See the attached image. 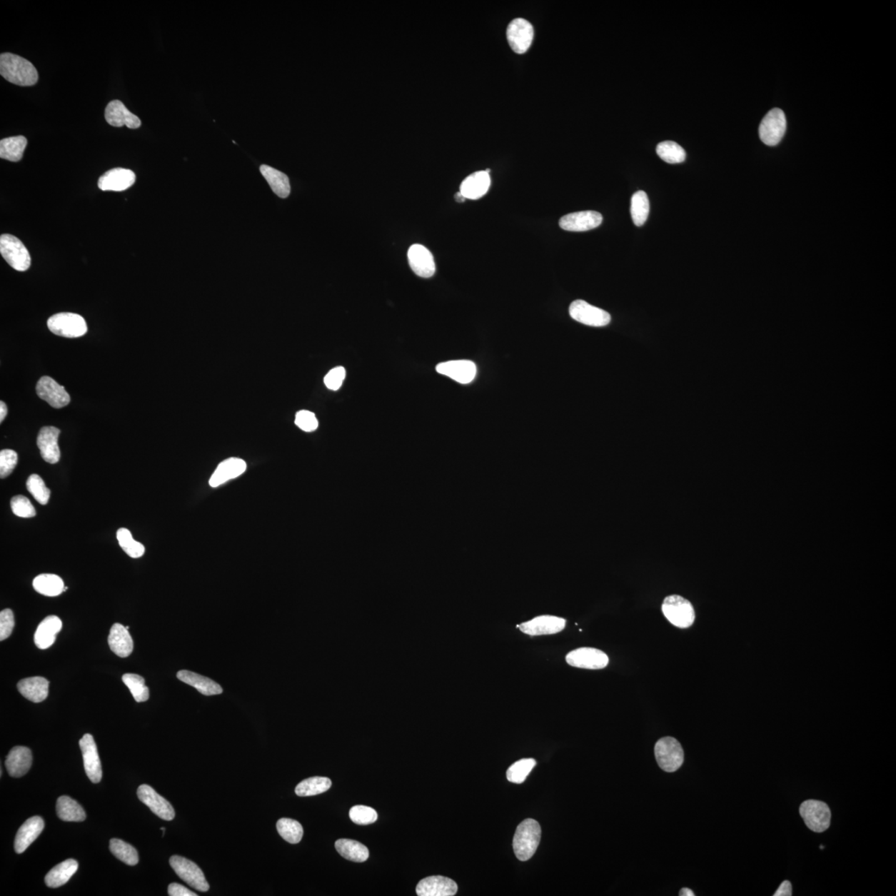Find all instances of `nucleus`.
I'll use <instances>...</instances> for the list:
<instances>
[{
    "label": "nucleus",
    "mask_w": 896,
    "mask_h": 896,
    "mask_svg": "<svg viewBox=\"0 0 896 896\" xmlns=\"http://www.w3.org/2000/svg\"><path fill=\"white\" fill-rule=\"evenodd\" d=\"M0 74L9 83L22 86H34L39 80L38 71L32 63L10 53L0 56Z\"/></svg>",
    "instance_id": "nucleus-1"
},
{
    "label": "nucleus",
    "mask_w": 896,
    "mask_h": 896,
    "mask_svg": "<svg viewBox=\"0 0 896 896\" xmlns=\"http://www.w3.org/2000/svg\"><path fill=\"white\" fill-rule=\"evenodd\" d=\"M541 827L534 819H526L516 828L513 840L515 856L520 861H528L536 852L540 842Z\"/></svg>",
    "instance_id": "nucleus-2"
},
{
    "label": "nucleus",
    "mask_w": 896,
    "mask_h": 896,
    "mask_svg": "<svg viewBox=\"0 0 896 896\" xmlns=\"http://www.w3.org/2000/svg\"><path fill=\"white\" fill-rule=\"evenodd\" d=\"M662 609L664 616L675 627L688 628L695 622V614L693 604L682 596L670 595L665 598Z\"/></svg>",
    "instance_id": "nucleus-3"
},
{
    "label": "nucleus",
    "mask_w": 896,
    "mask_h": 896,
    "mask_svg": "<svg viewBox=\"0 0 896 896\" xmlns=\"http://www.w3.org/2000/svg\"><path fill=\"white\" fill-rule=\"evenodd\" d=\"M655 756L660 769L668 772L678 770L684 762L683 747L673 737H665L657 742Z\"/></svg>",
    "instance_id": "nucleus-4"
},
{
    "label": "nucleus",
    "mask_w": 896,
    "mask_h": 896,
    "mask_svg": "<svg viewBox=\"0 0 896 896\" xmlns=\"http://www.w3.org/2000/svg\"><path fill=\"white\" fill-rule=\"evenodd\" d=\"M0 253L10 267L14 270L25 271L30 268L31 257L27 248L21 241L13 235H1Z\"/></svg>",
    "instance_id": "nucleus-5"
},
{
    "label": "nucleus",
    "mask_w": 896,
    "mask_h": 896,
    "mask_svg": "<svg viewBox=\"0 0 896 896\" xmlns=\"http://www.w3.org/2000/svg\"><path fill=\"white\" fill-rule=\"evenodd\" d=\"M800 815L806 826L814 832L827 830L831 824L832 813L827 803L818 800H807L800 807Z\"/></svg>",
    "instance_id": "nucleus-6"
},
{
    "label": "nucleus",
    "mask_w": 896,
    "mask_h": 896,
    "mask_svg": "<svg viewBox=\"0 0 896 896\" xmlns=\"http://www.w3.org/2000/svg\"><path fill=\"white\" fill-rule=\"evenodd\" d=\"M48 327L54 334L66 338H78L88 332V326L83 316L79 314L63 312L51 316Z\"/></svg>",
    "instance_id": "nucleus-7"
},
{
    "label": "nucleus",
    "mask_w": 896,
    "mask_h": 896,
    "mask_svg": "<svg viewBox=\"0 0 896 896\" xmlns=\"http://www.w3.org/2000/svg\"><path fill=\"white\" fill-rule=\"evenodd\" d=\"M787 129L785 112L778 109H772L760 126V137L765 145L775 146L780 143Z\"/></svg>",
    "instance_id": "nucleus-8"
},
{
    "label": "nucleus",
    "mask_w": 896,
    "mask_h": 896,
    "mask_svg": "<svg viewBox=\"0 0 896 896\" xmlns=\"http://www.w3.org/2000/svg\"><path fill=\"white\" fill-rule=\"evenodd\" d=\"M170 864L183 882L198 892H208L209 885L202 870L196 863L182 857L173 856L170 859Z\"/></svg>",
    "instance_id": "nucleus-9"
},
{
    "label": "nucleus",
    "mask_w": 896,
    "mask_h": 896,
    "mask_svg": "<svg viewBox=\"0 0 896 896\" xmlns=\"http://www.w3.org/2000/svg\"><path fill=\"white\" fill-rule=\"evenodd\" d=\"M572 318L583 325L603 327L610 323L611 316L607 311L588 304L583 300L572 302L570 306Z\"/></svg>",
    "instance_id": "nucleus-10"
},
{
    "label": "nucleus",
    "mask_w": 896,
    "mask_h": 896,
    "mask_svg": "<svg viewBox=\"0 0 896 896\" xmlns=\"http://www.w3.org/2000/svg\"><path fill=\"white\" fill-rule=\"evenodd\" d=\"M566 662L573 668L600 670L607 667L609 659L607 654L600 650L581 648L568 653L566 656Z\"/></svg>",
    "instance_id": "nucleus-11"
},
{
    "label": "nucleus",
    "mask_w": 896,
    "mask_h": 896,
    "mask_svg": "<svg viewBox=\"0 0 896 896\" xmlns=\"http://www.w3.org/2000/svg\"><path fill=\"white\" fill-rule=\"evenodd\" d=\"M510 47L515 53L525 54L529 49L534 38L532 24L524 19H515L511 21L506 31Z\"/></svg>",
    "instance_id": "nucleus-12"
},
{
    "label": "nucleus",
    "mask_w": 896,
    "mask_h": 896,
    "mask_svg": "<svg viewBox=\"0 0 896 896\" xmlns=\"http://www.w3.org/2000/svg\"><path fill=\"white\" fill-rule=\"evenodd\" d=\"M137 795L158 817L166 821H171L175 818L176 812L170 802L158 795L149 785H143L138 787Z\"/></svg>",
    "instance_id": "nucleus-13"
},
{
    "label": "nucleus",
    "mask_w": 896,
    "mask_h": 896,
    "mask_svg": "<svg viewBox=\"0 0 896 896\" xmlns=\"http://www.w3.org/2000/svg\"><path fill=\"white\" fill-rule=\"evenodd\" d=\"M79 746L83 752L86 775L92 782H100L102 777L101 764L94 737L90 734H86L80 740Z\"/></svg>",
    "instance_id": "nucleus-14"
},
{
    "label": "nucleus",
    "mask_w": 896,
    "mask_h": 896,
    "mask_svg": "<svg viewBox=\"0 0 896 896\" xmlns=\"http://www.w3.org/2000/svg\"><path fill=\"white\" fill-rule=\"evenodd\" d=\"M39 397L55 408H64L70 403L71 398L65 388L49 376L40 378L36 386Z\"/></svg>",
    "instance_id": "nucleus-15"
},
{
    "label": "nucleus",
    "mask_w": 896,
    "mask_h": 896,
    "mask_svg": "<svg viewBox=\"0 0 896 896\" xmlns=\"http://www.w3.org/2000/svg\"><path fill=\"white\" fill-rule=\"evenodd\" d=\"M602 222L601 213L595 211H582L563 216L560 220V227L565 231L585 232L600 226Z\"/></svg>",
    "instance_id": "nucleus-16"
},
{
    "label": "nucleus",
    "mask_w": 896,
    "mask_h": 896,
    "mask_svg": "<svg viewBox=\"0 0 896 896\" xmlns=\"http://www.w3.org/2000/svg\"><path fill=\"white\" fill-rule=\"evenodd\" d=\"M408 259L413 273L420 278H431L436 271L433 254L423 245L411 246L408 252Z\"/></svg>",
    "instance_id": "nucleus-17"
},
{
    "label": "nucleus",
    "mask_w": 896,
    "mask_h": 896,
    "mask_svg": "<svg viewBox=\"0 0 896 896\" xmlns=\"http://www.w3.org/2000/svg\"><path fill=\"white\" fill-rule=\"evenodd\" d=\"M566 625L565 618L545 615L532 619L517 626L522 633L530 636H541V635L555 634L563 631Z\"/></svg>",
    "instance_id": "nucleus-18"
},
{
    "label": "nucleus",
    "mask_w": 896,
    "mask_h": 896,
    "mask_svg": "<svg viewBox=\"0 0 896 896\" xmlns=\"http://www.w3.org/2000/svg\"><path fill=\"white\" fill-rule=\"evenodd\" d=\"M436 371L441 375L448 376L455 382L468 385L473 382L477 375V366L470 361H452L440 363Z\"/></svg>",
    "instance_id": "nucleus-19"
},
{
    "label": "nucleus",
    "mask_w": 896,
    "mask_h": 896,
    "mask_svg": "<svg viewBox=\"0 0 896 896\" xmlns=\"http://www.w3.org/2000/svg\"><path fill=\"white\" fill-rule=\"evenodd\" d=\"M458 890L457 883L452 879L434 875L420 880L416 892L419 896H453Z\"/></svg>",
    "instance_id": "nucleus-20"
},
{
    "label": "nucleus",
    "mask_w": 896,
    "mask_h": 896,
    "mask_svg": "<svg viewBox=\"0 0 896 896\" xmlns=\"http://www.w3.org/2000/svg\"><path fill=\"white\" fill-rule=\"evenodd\" d=\"M136 173L128 168H112L101 176L99 187L104 191H124L135 183Z\"/></svg>",
    "instance_id": "nucleus-21"
},
{
    "label": "nucleus",
    "mask_w": 896,
    "mask_h": 896,
    "mask_svg": "<svg viewBox=\"0 0 896 896\" xmlns=\"http://www.w3.org/2000/svg\"><path fill=\"white\" fill-rule=\"evenodd\" d=\"M61 431L55 427H44L40 430L37 439V445L41 455L50 464L59 462L61 453L59 447V437Z\"/></svg>",
    "instance_id": "nucleus-22"
},
{
    "label": "nucleus",
    "mask_w": 896,
    "mask_h": 896,
    "mask_svg": "<svg viewBox=\"0 0 896 896\" xmlns=\"http://www.w3.org/2000/svg\"><path fill=\"white\" fill-rule=\"evenodd\" d=\"M105 119L109 125L116 127L126 126L130 129H137L141 126L139 117L131 114L119 100L112 101L107 105Z\"/></svg>",
    "instance_id": "nucleus-23"
},
{
    "label": "nucleus",
    "mask_w": 896,
    "mask_h": 896,
    "mask_svg": "<svg viewBox=\"0 0 896 896\" xmlns=\"http://www.w3.org/2000/svg\"><path fill=\"white\" fill-rule=\"evenodd\" d=\"M44 829V819L39 816H35L28 819L21 827L15 837L14 850L18 854L24 853L27 848L32 844L36 839L39 837L41 832Z\"/></svg>",
    "instance_id": "nucleus-24"
},
{
    "label": "nucleus",
    "mask_w": 896,
    "mask_h": 896,
    "mask_svg": "<svg viewBox=\"0 0 896 896\" xmlns=\"http://www.w3.org/2000/svg\"><path fill=\"white\" fill-rule=\"evenodd\" d=\"M246 469L247 464L243 459L232 458L225 460L215 470L209 480V485L211 488H218L230 480L238 478L245 473Z\"/></svg>",
    "instance_id": "nucleus-25"
},
{
    "label": "nucleus",
    "mask_w": 896,
    "mask_h": 896,
    "mask_svg": "<svg viewBox=\"0 0 896 896\" xmlns=\"http://www.w3.org/2000/svg\"><path fill=\"white\" fill-rule=\"evenodd\" d=\"M32 761V752L29 747L16 746L9 752L5 766L10 776L20 777L27 774Z\"/></svg>",
    "instance_id": "nucleus-26"
},
{
    "label": "nucleus",
    "mask_w": 896,
    "mask_h": 896,
    "mask_svg": "<svg viewBox=\"0 0 896 896\" xmlns=\"http://www.w3.org/2000/svg\"><path fill=\"white\" fill-rule=\"evenodd\" d=\"M489 170L473 173L460 184V192L465 198L478 199L488 193L490 186Z\"/></svg>",
    "instance_id": "nucleus-27"
},
{
    "label": "nucleus",
    "mask_w": 896,
    "mask_h": 896,
    "mask_svg": "<svg viewBox=\"0 0 896 896\" xmlns=\"http://www.w3.org/2000/svg\"><path fill=\"white\" fill-rule=\"evenodd\" d=\"M63 628V623L57 616H49L44 619L36 630L34 643L39 649H47L56 641V637Z\"/></svg>",
    "instance_id": "nucleus-28"
},
{
    "label": "nucleus",
    "mask_w": 896,
    "mask_h": 896,
    "mask_svg": "<svg viewBox=\"0 0 896 896\" xmlns=\"http://www.w3.org/2000/svg\"><path fill=\"white\" fill-rule=\"evenodd\" d=\"M19 693L34 703H42L49 695V682L40 677L25 678L18 683Z\"/></svg>",
    "instance_id": "nucleus-29"
},
{
    "label": "nucleus",
    "mask_w": 896,
    "mask_h": 896,
    "mask_svg": "<svg viewBox=\"0 0 896 896\" xmlns=\"http://www.w3.org/2000/svg\"><path fill=\"white\" fill-rule=\"evenodd\" d=\"M109 643L111 651L122 658L129 657L133 651V640L131 634L126 627L120 623H115L111 627Z\"/></svg>",
    "instance_id": "nucleus-30"
},
{
    "label": "nucleus",
    "mask_w": 896,
    "mask_h": 896,
    "mask_svg": "<svg viewBox=\"0 0 896 896\" xmlns=\"http://www.w3.org/2000/svg\"><path fill=\"white\" fill-rule=\"evenodd\" d=\"M177 678L181 682L191 685L203 695H214L223 693L222 688L213 680L189 672V670H179Z\"/></svg>",
    "instance_id": "nucleus-31"
},
{
    "label": "nucleus",
    "mask_w": 896,
    "mask_h": 896,
    "mask_svg": "<svg viewBox=\"0 0 896 896\" xmlns=\"http://www.w3.org/2000/svg\"><path fill=\"white\" fill-rule=\"evenodd\" d=\"M79 869V863L74 859L66 861L54 867L45 877V883L50 888H58L65 885Z\"/></svg>",
    "instance_id": "nucleus-32"
},
{
    "label": "nucleus",
    "mask_w": 896,
    "mask_h": 896,
    "mask_svg": "<svg viewBox=\"0 0 896 896\" xmlns=\"http://www.w3.org/2000/svg\"><path fill=\"white\" fill-rule=\"evenodd\" d=\"M260 171L276 196L281 198H286L289 196L291 193L290 181L288 177L284 173L266 165L260 167Z\"/></svg>",
    "instance_id": "nucleus-33"
},
{
    "label": "nucleus",
    "mask_w": 896,
    "mask_h": 896,
    "mask_svg": "<svg viewBox=\"0 0 896 896\" xmlns=\"http://www.w3.org/2000/svg\"><path fill=\"white\" fill-rule=\"evenodd\" d=\"M337 852L349 861L363 862L370 856L368 848L361 842L350 839H340L336 842Z\"/></svg>",
    "instance_id": "nucleus-34"
},
{
    "label": "nucleus",
    "mask_w": 896,
    "mask_h": 896,
    "mask_svg": "<svg viewBox=\"0 0 896 896\" xmlns=\"http://www.w3.org/2000/svg\"><path fill=\"white\" fill-rule=\"evenodd\" d=\"M27 144L23 136L4 138L0 141V158L12 162L21 161Z\"/></svg>",
    "instance_id": "nucleus-35"
},
{
    "label": "nucleus",
    "mask_w": 896,
    "mask_h": 896,
    "mask_svg": "<svg viewBox=\"0 0 896 896\" xmlns=\"http://www.w3.org/2000/svg\"><path fill=\"white\" fill-rule=\"evenodd\" d=\"M33 586L40 595L48 597H56L64 592V583L61 578L52 573H44L36 577Z\"/></svg>",
    "instance_id": "nucleus-36"
},
{
    "label": "nucleus",
    "mask_w": 896,
    "mask_h": 896,
    "mask_svg": "<svg viewBox=\"0 0 896 896\" xmlns=\"http://www.w3.org/2000/svg\"><path fill=\"white\" fill-rule=\"evenodd\" d=\"M57 813L61 820L65 822H84L86 813L79 803L68 796H61L57 802Z\"/></svg>",
    "instance_id": "nucleus-37"
},
{
    "label": "nucleus",
    "mask_w": 896,
    "mask_h": 896,
    "mask_svg": "<svg viewBox=\"0 0 896 896\" xmlns=\"http://www.w3.org/2000/svg\"><path fill=\"white\" fill-rule=\"evenodd\" d=\"M332 782L330 778L325 777H312L301 781L296 787V795L309 797L321 795L328 791Z\"/></svg>",
    "instance_id": "nucleus-38"
},
{
    "label": "nucleus",
    "mask_w": 896,
    "mask_h": 896,
    "mask_svg": "<svg viewBox=\"0 0 896 896\" xmlns=\"http://www.w3.org/2000/svg\"><path fill=\"white\" fill-rule=\"evenodd\" d=\"M649 212L648 194L642 191L635 193L631 201V215L634 224L638 227L643 226L647 222Z\"/></svg>",
    "instance_id": "nucleus-39"
},
{
    "label": "nucleus",
    "mask_w": 896,
    "mask_h": 896,
    "mask_svg": "<svg viewBox=\"0 0 896 896\" xmlns=\"http://www.w3.org/2000/svg\"><path fill=\"white\" fill-rule=\"evenodd\" d=\"M110 850L116 858L129 866H136L139 862V856L136 850L131 845L123 842L122 840L111 839Z\"/></svg>",
    "instance_id": "nucleus-40"
},
{
    "label": "nucleus",
    "mask_w": 896,
    "mask_h": 896,
    "mask_svg": "<svg viewBox=\"0 0 896 896\" xmlns=\"http://www.w3.org/2000/svg\"><path fill=\"white\" fill-rule=\"evenodd\" d=\"M280 836L291 844H298L303 837V827L298 821L290 818H281L276 823Z\"/></svg>",
    "instance_id": "nucleus-41"
},
{
    "label": "nucleus",
    "mask_w": 896,
    "mask_h": 896,
    "mask_svg": "<svg viewBox=\"0 0 896 896\" xmlns=\"http://www.w3.org/2000/svg\"><path fill=\"white\" fill-rule=\"evenodd\" d=\"M657 153L663 161L668 163H683L687 157L682 146L674 141H663L657 146Z\"/></svg>",
    "instance_id": "nucleus-42"
},
{
    "label": "nucleus",
    "mask_w": 896,
    "mask_h": 896,
    "mask_svg": "<svg viewBox=\"0 0 896 896\" xmlns=\"http://www.w3.org/2000/svg\"><path fill=\"white\" fill-rule=\"evenodd\" d=\"M123 683L129 688L136 703H145L149 699L150 691L145 684V679L136 674H125Z\"/></svg>",
    "instance_id": "nucleus-43"
},
{
    "label": "nucleus",
    "mask_w": 896,
    "mask_h": 896,
    "mask_svg": "<svg viewBox=\"0 0 896 896\" xmlns=\"http://www.w3.org/2000/svg\"><path fill=\"white\" fill-rule=\"evenodd\" d=\"M117 540L121 549L124 550L128 555L137 559L145 554V546L141 543L136 541L133 539L132 535L129 530L121 528L116 533Z\"/></svg>",
    "instance_id": "nucleus-44"
},
{
    "label": "nucleus",
    "mask_w": 896,
    "mask_h": 896,
    "mask_svg": "<svg viewBox=\"0 0 896 896\" xmlns=\"http://www.w3.org/2000/svg\"><path fill=\"white\" fill-rule=\"evenodd\" d=\"M535 765L536 761L534 759L520 760L509 767L506 777L510 782L520 785L525 782Z\"/></svg>",
    "instance_id": "nucleus-45"
},
{
    "label": "nucleus",
    "mask_w": 896,
    "mask_h": 896,
    "mask_svg": "<svg viewBox=\"0 0 896 896\" xmlns=\"http://www.w3.org/2000/svg\"><path fill=\"white\" fill-rule=\"evenodd\" d=\"M27 489L34 498L41 505H47L51 491L46 486L44 481L37 474L31 475L27 480Z\"/></svg>",
    "instance_id": "nucleus-46"
},
{
    "label": "nucleus",
    "mask_w": 896,
    "mask_h": 896,
    "mask_svg": "<svg viewBox=\"0 0 896 896\" xmlns=\"http://www.w3.org/2000/svg\"><path fill=\"white\" fill-rule=\"evenodd\" d=\"M350 817L357 825L366 826L376 822L378 813L371 807L357 805L351 809Z\"/></svg>",
    "instance_id": "nucleus-47"
},
{
    "label": "nucleus",
    "mask_w": 896,
    "mask_h": 896,
    "mask_svg": "<svg viewBox=\"0 0 896 896\" xmlns=\"http://www.w3.org/2000/svg\"><path fill=\"white\" fill-rule=\"evenodd\" d=\"M11 509L15 515L22 518H31L36 515V510L30 500L24 495H16L12 498Z\"/></svg>",
    "instance_id": "nucleus-48"
},
{
    "label": "nucleus",
    "mask_w": 896,
    "mask_h": 896,
    "mask_svg": "<svg viewBox=\"0 0 896 896\" xmlns=\"http://www.w3.org/2000/svg\"><path fill=\"white\" fill-rule=\"evenodd\" d=\"M18 463V454L13 450L5 449L0 452V478H7L13 473Z\"/></svg>",
    "instance_id": "nucleus-49"
},
{
    "label": "nucleus",
    "mask_w": 896,
    "mask_h": 896,
    "mask_svg": "<svg viewBox=\"0 0 896 896\" xmlns=\"http://www.w3.org/2000/svg\"><path fill=\"white\" fill-rule=\"evenodd\" d=\"M295 423L305 432H313L319 426L315 413L308 411H301L296 414Z\"/></svg>",
    "instance_id": "nucleus-50"
},
{
    "label": "nucleus",
    "mask_w": 896,
    "mask_h": 896,
    "mask_svg": "<svg viewBox=\"0 0 896 896\" xmlns=\"http://www.w3.org/2000/svg\"><path fill=\"white\" fill-rule=\"evenodd\" d=\"M346 376V371L344 367L340 366L333 368L324 378L325 385L331 391H336L342 386Z\"/></svg>",
    "instance_id": "nucleus-51"
},
{
    "label": "nucleus",
    "mask_w": 896,
    "mask_h": 896,
    "mask_svg": "<svg viewBox=\"0 0 896 896\" xmlns=\"http://www.w3.org/2000/svg\"><path fill=\"white\" fill-rule=\"evenodd\" d=\"M14 628V616L11 609H4L0 613V640L7 639Z\"/></svg>",
    "instance_id": "nucleus-52"
},
{
    "label": "nucleus",
    "mask_w": 896,
    "mask_h": 896,
    "mask_svg": "<svg viewBox=\"0 0 896 896\" xmlns=\"http://www.w3.org/2000/svg\"><path fill=\"white\" fill-rule=\"evenodd\" d=\"M168 894L171 896H196V893H193L191 890L183 887L182 885L178 883H172L168 885Z\"/></svg>",
    "instance_id": "nucleus-53"
},
{
    "label": "nucleus",
    "mask_w": 896,
    "mask_h": 896,
    "mask_svg": "<svg viewBox=\"0 0 896 896\" xmlns=\"http://www.w3.org/2000/svg\"><path fill=\"white\" fill-rule=\"evenodd\" d=\"M792 895V884L788 880H785L778 887L775 896H791Z\"/></svg>",
    "instance_id": "nucleus-54"
},
{
    "label": "nucleus",
    "mask_w": 896,
    "mask_h": 896,
    "mask_svg": "<svg viewBox=\"0 0 896 896\" xmlns=\"http://www.w3.org/2000/svg\"><path fill=\"white\" fill-rule=\"evenodd\" d=\"M8 414V408L6 404L3 401L0 402V422H3Z\"/></svg>",
    "instance_id": "nucleus-55"
},
{
    "label": "nucleus",
    "mask_w": 896,
    "mask_h": 896,
    "mask_svg": "<svg viewBox=\"0 0 896 896\" xmlns=\"http://www.w3.org/2000/svg\"><path fill=\"white\" fill-rule=\"evenodd\" d=\"M679 895L680 896H694L695 895L693 890H690L689 888H683L680 890Z\"/></svg>",
    "instance_id": "nucleus-56"
},
{
    "label": "nucleus",
    "mask_w": 896,
    "mask_h": 896,
    "mask_svg": "<svg viewBox=\"0 0 896 896\" xmlns=\"http://www.w3.org/2000/svg\"><path fill=\"white\" fill-rule=\"evenodd\" d=\"M455 201H457V202H458V203H463V202H464V201H465V199H467V198H465L463 196V193H460V192L459 191L458 193H455Z\"/></svg>",
    "instance_id": "nucleus-57"
},
{
    "label": "nucleus",
    "mask_w": 896,
    "mask_h": 896,
    "mask_svg": "<svg viewBox=\"0 0 896 896\" xmlns=\"http://www.w3.org/2000/svg\"><path fill=\"white\" fill-rule=\"evenodd\" d=\"M161 831H163V832H165V831H166V828L161 827Z\"/></svg>",
    "instance_id": "nucleus-58"
},
{
    "label": "nucleus",
    "mask_w": 896,
    "mask_h": 896,
    "mask_svg": "<svg viewBox=\"0 0 896 896\" xmlns=\"http://www.w3.org/2000/svg\"><path fill=\"white\" fill-rule=\"evenodd\" d=\"M66 590H68V587H65V588H64V592H65V591H66Z\"/></svg>",
    "instance_id": "nucleus-59"
}]
</instances>
